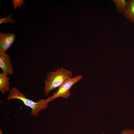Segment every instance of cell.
<instances>
[{
  "instance_id": "cell-1",
  "label": "cell",
  "mask_w": 134,
  "mask_h": 134,
  "mask_svg": "<svg viewBox=\"0 0 134 134\" xmlns=\"http://www.w3.org/2000/svg\"><path fill=\"white\" fill-rule=\"evenodd\" d=\"M73 76L71 71L63 67L58 68L55 71L48 72L43 81L45 95H48L51 91L59 88Z\"/></svg>"
},
{
  "instance_id": "cell-2",
  "label": "cell",
  "mask_w": 134,
  "mask_h": 134,
  "mask_svg": "<svg viewBox=\"0 0 134 134\" xmlns=\"http://www.w3.org/2000/svg\"><path fill=\"white\" fill-rule=\"evenodd\" d=\"M17 99L22 101L27 107L32 110L31 114L34 116L39 115L41 110H45L49 106V102L46 99H41L35 102L27 98L19 90L15 87L11 89L7 98V100Z\"/></svg>"
},
{
  "instance_id": "cell-3",
  "label": "cell",
  "mask_w": 134,
  "mask_h": 134,
  "mask_svg": "<svg viewBox=\"0 0 134 134\" xmlns=\"http://www.w3.org/2000/svg\"><path fill=\"white\" fill-rule=\"evenodd\" d=\"M81 75H77L67 80L58 88L53 95L48 98L46 100L49 102L59 97L67 99L71 95L70 89L74 84L82 79Z\"/></svg>"
},
{
  "instance_id": "cell-4",
  "label": "cell",
  "mask_w": 134,
  "mask_h": 134,
  "mask_svg": "<svg viewBox=\"0 0 134 134\" xmlns=\"http://www.w3.org/2000/svg\"><path fill=\"white\" fill-rule=\"evenodd\" d=\"M0 67L2 70V72L8 76L14 73L9 55L1 51H0Z\"/></svg>"
},
{
  "instance_id": "cell-5",
  "label": "cell",
  "mask_w": 134,
  "mask_h": 134,
  "mask_svg": "<svg viewBox=\"0 0 134 134\" xmlns=\"http://www.w3.org/2000/svg\"><path fill=\"white\" fill-rule=\"evenodd\" d=\"M16 35L13 33L4 34L0 32V51L5 52L15 41Z\"/></svg>"
},
{
  "instance_id": "cell-6",
  "label": "cell",
  "mask_w": 134,
  "mask_h": 134,
  "mask_svg": "<svg viewBox=\"0 0 134 134\" xmlns=\"http://www.w3.org/2000/svg\"><path fill=\"white\" fill-rule=\"evenodd\" d=\"M10 77L6 74L2 72L0 73V91L2 94L10 91Z\"/></svg>"
},
{
  "instance_id": "cell-7",
  "label": "cell",
  "mask_w": 134,
  "mask_h": 134,
  "mask_svg": "<svg viewBox=\"0 0 134 134\" xmlns=\"http://www.w3.org/2000/svg\"><path fill=\"white\" fill-rule=\"evenodd\" d=\"M127 6L123 15L134 25V0H128Z\"/></svg>"
},
{
  "instance_id": "cell-8",
  "label": "cell",
  "mask_w": 134,
  "mask_h": 134,
  "mask_svg": "<svg viewBox=\"0 0 134 134\" xmlns=\"http://www.w3.org/2000/svg\"><path fill=\"white\" fill-rule=\"evenodd\" d=\"M117 11L119 13L123 14L126 9L127 1L125 0H113Z\"/></svg>"
},
{
  "instance_id": "cell-9",
  "label": "cell",
  "mask_w": 134,
  "mask_h": 134,
  "mask_svg": "<svg viewBox=\"0 0 134 134\" xmlns=\"http://www.w3.org/2000/svg\"><path fill=\"white\" fill-rule=\"evenodd\" d=\"M12 14L11 13L8 15L5 18L0 19V24L3 23H14L15 22V20L13 19V17L12 16Z\"/></svg>"
},
{
  "instance_id": "cell-10",
  "label": "cell",
  "mask_w": 134,
  "mask_h": 134,
  "mask_svg": "<svg viewBox=\"0 0 134 134\" xmlns=\"http://www.w3.org/2000/svg\"><path fill=\"white\" fill-rule=\"evenodd\" d=\"M12 1L15 9H16L18 7H19L20 9L21 5L22 4H24V1L23 0H13Z\"/></svg>"
},
{
  "instance_id": "cell-11",
  "label": "cell",
  "mask_w": 134,
  "mask_h": 134,
  "mask_svg": "<svg viewBox=\"0 0 134 134\" xmlns=\"http://www.w3.org/2000/svg\"><path fill=\"white\" fill-rule=\"evenodd\" d=\"M119 134H134V130L129 129H124Z\"/></svg>"
},
{
  "instance_id": "cell-12",
  "label": "cell",
  "mask_w": 134,
  "mask_h": 134,
  "mask_svg": "<svg viewBox=\"0 0 134 134\" xmlns=\"http://www.w3.org/2000/svg\"><path fill=\"white\" fill-rule=\"evenodd\" d=\"M0 134H3L1 129L0 130Z\"/></svg>"
},
{
  "instance_id": "cell-13",
  "label": "cell",
  "mask_w": 134,
  "mask_h": 134,
  "mask_svg": "<svg viewBox=\"0 0 134 134\" xmlns=\"http://www.w3.org/2000/svg\"><path fill=\"white\" fill-rule=\"evenodd\" d=\"M104 134V132H103V133H102V134Z\"/></svg>"
}]
</instances>
